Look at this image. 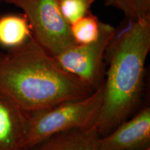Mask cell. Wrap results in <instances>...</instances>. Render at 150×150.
Returning <instances> with one entry per match:
<instances>
[{
  "label": "cell",
  "instance_id": "cell-5",
  "mask_svg": "<svg viewBox=\"0 0 150 150\" xmlns=\"http://www.w3.org/2000/svg\"><path fill=\"white\" fill-rule=\"evenodd\" d=\"M112 25L101 22L98 38L87 44H76L54 56L63 70L76 76L93 90L104 83L106 51L116 33Z\"/></svg>",
  "mask_w": 150,
  "mask_h": 150
},
{
  "label": "cell",
  "instance_id": "cell-4",
  "mask_svg": "<svg viewBox=\"0 0 150 150\" xmlns=\"http://www.w3.org/2000/svg\"><path fill=\"white\" fill-rule=\"evenodd\" d=\"M23 11L32 37L49 54L55 56L76 44L70 26L60 10L59 0H3Z\"/></svg>",
  "mask_w": 150,
  "mask_h": 150
},
{
  "label": "cell",
  "instance_id": "cell-8",
  "mask_svg": "<svg viewBox=\"0 0 150 150\" xmlns=\"http://www.w3.org/2000/svg\"><path fill=\"white\" fill-rule=\"evenodd\" d=\"M96 127L76 129L54 134L26 150H102Z\"/></svg>",
  "mask_w": 150,
  "mask_h": 150
},
{
  "label": "cell",
  "instance_id": "cell-12",
  "mask_svg": "<svg viewBox=\"0 0 150 150\" xmlns=\"http://www.w3.org/2000/svg\"><path fill=\"white\" fill-rule=\"evenodd\" d=\"M95 0H59L60 10L69 24L88 13Z\"/></svg>",
  "mask_w": 150,
  "mask_h": 150
},
{
  "label": "cell",
  "instance_id": "cell-6",
  "mask_svg": "<svg viewBox=\"0 0 150 150\" xmlns=\"http://www.w3.org/2000/svg\"><path fill=\"white\" fill-rule=\"evenodd\" d=\"M99 145L102 150H142L150 147L149 106L101 136Z\"/></svg>",
  "mask_w": 150,
  "mask_h": 150
},
{
  "label": "cell",
  "instance_id": "cell-3",
  "mask_svg": "<svg viewBox=\"0 0 150 150\" xmlns=\"http://www.w3.org/2000/svg\"><path fill=\"white\" fill-rule=\"evenodd\" d=\"M103 97L102 84L84 98L67 101L49 109L29 114L26 149L59 133L95 127Z\"/></svg>",
  "mask_w": 150,
  "mask_h": 150
},
{
  "label": "cell",
  "instance_id": "cell-7",
  "mask_svg": "<svg viewBox=\"0 0 150 150\" xmlns=\"http://www.w3.org/2000/svg\"><path fill=\"white\" fill-rule=\"evenodd\" d=\"M29 114L0 93V150H25Z\"/></svg>",
  "mask_w": 150,
  "mask_h": 150
},
{
  "label": "cell",
  "instance_id": "cell-10",
  "mask_svg": "<svg viewBox=\"0 0 150 150\" xmlns=\"http://www.w3.org/2000/svg\"><path fill=\"white\" fill-rule=\"evenodd\" d=\"M98 18L89 12L85 16L70 24L72 35L76 44H87L96 40L100 32Z\"/></svg>",
  "mask_w": 150,
  "mask_h": 150
},
{
  "label": "cell",
  "instance_id": "cell-14",
  "mask_svg": "<svg viewBox=\"0 0 150 150\" xmlns=\"http://www.w3.org/2000/svg\"><path fill=\"white\" fill-rule=\"evenodd\" d=\"M1 2H3V0H0V5H1Z\"/></svg>",
  "mask_w": 150,
  "mask_h": 150
},
{
  "label": "cell",
  "instance_id": "cell-13",
  "mask_svg": "<svg viewBox=\"0 0 150 150\" xmlns=\"http://www.w3.org/2000/svg\"><path fill=\"white\" fill-rule=\"evenodd\" d=\"M142 150H150V147H147V148H145V149H142Z\"/></svg>",
  "mask_w": 150,
  "mask_h": 150
},
{
  "label": "cell",
  "instance_id": "cell-11",
  "mask_svg": "<svg viewBox=\"0 0 150 150\" xmlns=\"http://www.w3.org/2000/svg\"><path fill=\"white\" fill-rule=\"evenodd\" d=\"M104 5L121 11L127 20L150 18V0H104Z\"/></svg>",
  "mask_w": 150,
  "mask_h": 150
},
{
  "label": "cell",
  "instance_id": "cell-2",
  "mask_svg": "<svg viewBox=\"0 0 150 150\" xmlns=\"http://www.w3.org/2000/svg\"><path fill=\"white\" fill-rule=\"evenodd\" d=\"M116 30L104 57L102 109L95 124L101 136L128 119L141 100L145 66L150 51V18L127 20Z\"/></svg>",
  "mask_w": 150,
  "mask_h": 150
},
{
  "label": "cell",
  "instance_id": "cell-1",
  "mask_svg": "<svg viewBox=\"0 0 150 150\" xmlns=\"http://www.w3.org/2000/svg\"><path fill=\"white\" fill-rule=\"evenodd\" d=\"M93 91L63 70L33 37L18 47L0 49V93L29 115Z\"/></svg>",
  "mask_w": 150,
  "mask_h": 150
},
{
  "label": "cell",
  "instance_id": "cell-9",
  "mask_svg": "<svg viewBox=\"0 0 150 150\" xmlns=\"http://www.w3.org/2000/svg\"><path fill=\"white\" fill-rule=\"evenodd\" d=\"M31 37V27L24 14L0 16V47L6 50L18 47Z\"/></svg>",
  "mask_w": 150,
  "mask_h": 150
}]
</instances>
